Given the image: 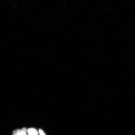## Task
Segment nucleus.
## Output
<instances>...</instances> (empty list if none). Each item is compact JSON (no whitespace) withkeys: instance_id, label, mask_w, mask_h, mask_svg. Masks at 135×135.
Returning a JSON list of instances; mask_svg holds the SVG:
<instances>
[{"instance_id":"obj_1","label":"nucleus","mask_w":135,"mask_h":135,"mask_svg":"<svg viewBox=\"0 0 135 135\" xmlns=\"http://www.w3.org/2000/svg\"><path fill=\"white\" fill-rule=\"evenodd\" d=\"M28 132L29 135H38V133L36 129L33 128H30L28 129Z\"/></svg>"},{"instance_id":"obj_2","label":"nucleus","mask_w":135,"mask_h":135,"mask_svg":"<svg viewBox=\"0 0 135 135\" xmlns=\"http://www.w3.org/2000/svg\"><path fill=\"white\" fill-rule=\"evenodd\" d=\"M20 131H21L20 129L16 130L13 132V135H17L19 134Z\"/></svg>"},{"instance_id":"obj_3","label":"nucleus","mask_w":135,"mask_h":135,"mask_svg":"<svg viewBox=\"0 0 135 135\" xmlns=\"http://www.w3.org/2000/svg\"><path fill=\"white\" fill-rule=\"evenodd\" d=\"M39 133L40 135H46L45 134L44 132L41 129L39 130Z\"/></svg>"},{"instance_id":"obj_4","label":"nucleus","mask_w":135,"mask_h":135,"mask_svg":"<svg viewBox=\"0 0 135 135\" xmlns=\"http://www.w3.org/2000/svg\"><path fill=\"white\" fill-rule=\"evenodd\" d=\"M21 131L23 132L26 133L27 131V129L26 128H23V129H22L21 130Z\"/></svg>"},{"instance_id":"obj_5","label":"nucleus","mask_w":135,"mask_h":135,"mask_svg":"<svg viewBox=\"0 0 135 135\" xmlns=\"http://www.w3.org/2000/svg\"></svg>"}]
</instances>
